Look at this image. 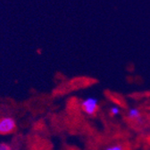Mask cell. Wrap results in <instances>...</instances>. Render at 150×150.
Segmentation results:
<instances>
[{
  "instance_id": "cell-1",
  "label": "cell",
  "mask_w": 150,
  "mask_h": 150,
  "mask_svg": "<svg viewBox=\"0 0 150 150\" xmlns=\"http://www.w3.org/2000/svg\"><path fill=\"white\" fill-rule=\"evenodd\" d=\"M82 111L88 115H95L98 110V99L95 97H88L81 103Z\"/></svg>"
},
{
  "instance_id": "cell-2",
  "label": "cell",
  "mask_w": 150,
  "mask_h": 150,
  "mask_svg": "<svg viewBox=\"0 0 150 150\" xmlns=\"http://www.w3.org/2000/svg\"><path fill=\"white\" fill-rule=\"evenodd\" d=\"M16 122L11 117H4L0 119V134H10L15 130Z\"/></svg>"
},
{
  "instance_id": "cell-3",
  "label": "cell",
  "mask_w": 150,
  "mask_h": 150,
  "mask_svg": "<svg viewBox=\"0 0 150 150\" xmlns=\"http://www.w3.org/2000/svg\"><path fill=\"white\" fill-rule=\"evenodd\" d=\"M127 117L131 120V121H135L139 123H142L143 122V117L141 111L138 107H130L129 108L127 112Z\"/></svg>"
},
{
  "instance_id": "cell-4",
  "label": "cell",
  "mask_w": 150,
  "mask_h": 150,
  "mask_svg": "<svg viewBox=\"0 0 150 150\" xmlns=\"http://www.w3.org/2000/svg\"><path fill=\"white\" fill-rule=\"evenodd\" d=\"M109 114L112 117H115V116H118L120 114H121V108L118 106V105H112L110 108H109Z\"/></svg>"
},
{
  "instance_id": "cell-5",
  "label": "cell",
  "mask_w": 150,
  "mask_h": 150,
  "mask_svg": "<svg viewBox=\"0 0 150 150\" xmlns=\"http://www.w3.org/2000/svg\"><path fill=\"white\" fill-rule=\"evenodd\" d=\"M105 150H124L121 145H112L105 148Z\"/></svg>"
},
{
  "instance_id": "cell-6",
  "label": "cell",
  "mask_w": 150,
  "mask_h": 150,
  "mask_svg": "<svg viewBox=\"0 0 150 150\" xmlns=\"http://www.w3.org/2000/svg\"><path fill=\"white\" fill-rule=\"evenodd\" d=\"M0 150H12V148L8 144L0 143Z\"/></svg>"
}]
</instances>
